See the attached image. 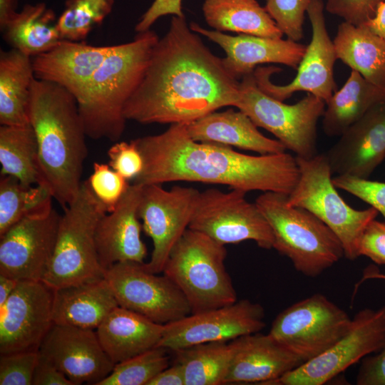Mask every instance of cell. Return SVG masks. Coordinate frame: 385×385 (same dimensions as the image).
Here are the masks:
<instances>
[{"instance_id": "obj_33", "label": "cell", "mask_w": 385, "mask_h": 385, "mask_svg": "<svg viewBox=\"0 0 385 385\" xmlns=\"http://www.w3.org/2000/svg\"><path fill=\"white\" fill-rule=\"evenodd\" d=\"M1 175H10L21 183L46 187L41 171L38 145L30 123L0 127Z\"/></svg>"}, {"instance_id": "obj_10", "label": "cell", "mask_w": 385, "mask_h": 385, "mask_svg": "<svg viewBox=\"0 0 385 385\" xmlns=\"http://www.w3.org/2000/svg\"><path fill=\"white\" fill-rule=\"evenodd\" d=\"M352 319L322 294L297 302L277 315L269 334L302 364L322 354L349 330Z\"/></svg>"}, {"instance_id": "obj_37", "label": "cell", "mask_w": 385, "mask_h": 385, "mask_svg": "<svg viewBox=\"0 0 385 385\" xmlns=\"http://www.w3.org/2000/svg\"><path fill=\"white\" fill-rule=\"evenodd\" d=\"M168 350L156 346L115 364L111 374L98 385H148L169 366Z\"/></svg>"}, {"instance_id": "obj_7", "label": "cell", "mask_w": 385, "mask_h": 385, "mask_svg": "<svg viewBox=\"0 0 385 385\" xmlns=\"http://www.w3.org/2000/svg\"><path fill=\"white\" fill-rule=\"evenodd\" d=\"M107 213L86 181L61 216L54 251L42 279L53 289L104 277L95 233Z\"/></svg>"}, {"instance_id": "obj_3", "label": "cell", "mask_w": 385, "mask_h": 385, "mask_svg": "<svg viewBox=\"0 0 385 385\" xmlns=\"http://www.w3.org/2000/svg\"><path fill=\"white\" fill-rule=\"evenodd\" d=\"M29 123L38 145L46 187L66 208L76 197L88 150L76 98L57 84L34 78Z\"/></svg>"}, {"instance_id": "obj_36", "label": "cell", "mask_w": 385, "mask_h": 385, "mask_svg": "<svg viewBox=\"0 0 385 385\" xmlns=\"http://www.w3.org/2000/svg\"><path fill=\"white\" fill-rule=\"evenodd\" d=\"M114 0H66L57 19L62 40L83 41L111 13Z\"/></svg>"}, {"instance_id": "obj_32", "label": "cell", "mask_w": 385, "mask_h": 385, "mask_svg": "<svg viewBox=\"0 0 385 385\" xmlns=\"http://www.w3.org/2000/svg\"><path fill=\"white\" fill-rule=\"evenodd\" d=\"M204 19L214 30L282 38L276 23L257 0H205Z\"/></svg>"}, {"instance_id": "obj_1", "label": "cell", "mask_w": 385, "mask_h": 385, "mask_svg": "<svg viewBox=\"0 0 385 385\" xmlns=\"http://www.w3.org/2000/svg\"><path fill=\"white\" fill-rule=\"evenodd\" d=\"M240 98V81L222 59L191 30L185 16H173L123 113L126 120L142 124H187L235 106Z\"/></svg>"}, {"instance_id": "obj_41", "label": "cell", "mask_w": 385, "mask_h": 385, "mask_svg": "<svg viewBox=\"0 0 385 385\" xmlns=\"http://www.w3.org/2000/svg\"><path fill=\"white\" fill-rule=\"evenodd\" d=\"M335 187L342 189L376 209L385 219V183L349 175L332 178Z\"/></svg>"}, {"instance_id": "obj_35", "label": "cell", "mask_w": 385, "mask_h": 385, "mask_svg": "<svg viewBox=\"0 0 385 385\" xmlns=\"http://www.w3.org/2000/svg\"><path fill=\"white\" fill-rule=\"evenodd\" d=\"M53 196L41 185H29L14 177L0 178V236L21 220L51 208Z\"/></svg>"}, {"instance_id": "obj_47", "label": "cell", "mask_w": 385, "mask_h": 385, "mask_svg": "<svg viewBox=\"0 0 385 385\" xmlns=\"http://www.w3.org/2000/svg\"><path fill=\"white\" fill-rule=\"evenodd\" d=\"M32 385L74 384L50 361L39 354V359L34 374Z\"/></svg>"}, {"instance_id": "obj_22", "label": "cell", "mask_w": 385, "mask_h": 385, "mask_svg": "<svg viewBox=\"0 0 385 385\" xmlns=\"http://www.w3.org/2000/svg\"><path fill=\"white\" fill-rule=\"evenodd\" d=\"M142 185H130L115 208L98 222L95 240L104 270L123 262L144 263L147 248L141 240L138 214Z\"/></svg>"}, {"instance_id": "obj_11", "label": "cell", "mask_w": 385, "mask_h": 385, "mask_svg": "<svg viewBox=\"0 0 385 385\" xmlns=\"http://www.w3.org/2000/svg\"><path fill=\"white\" fill-rule=\"evenodd\" d=\"M246 193L217 188L200 192L188 228L224 245L252 240L261 248L272 249V229L256 203L247 200Z\"/></svg>"}, {"instance_id": "obj_51", "label": "cell", "mask_w": 385, "mask_h": 385, "mask_svg": "<svg viewBox=\"0 0 385 385\" xmlns=\"http://www.w3.org/2000/svg\"><path fill=\"white\" fill-rule=\"evenodd\" d=\"M16 0H0V29L4 28L9 20L16 14Z\"/></svg>"}, {"instance_id": "obj_21", "label": "cell", "mask_w": 385, "mask_h": 385, "mask_svg": "<svg viewBox=\"0 0 385 385\" xmlns=\"http://www.w3.org/2000/svg\"><path fill=\"white\" fill-rule=\"evenodd\" d=\"M192 31L207 37L225 53L222 58L227 71L236 79L254 72L263 63H279L297 69L307 46L289 38L262 37L239 34L231 36L215 30H208L190 22Z\"/></svg>"}, {"instance_id": "obj_49", "label": "cell", "mask_w": 385, "mask_h": 385, "mask_svg": "<svg viewBox=\"0 0 385 385\" xmlns=\"http://www.w3.org/2000/svg\"><path fill=\"white\" fill-rule=\"evenodd\" d=\"M363 25L385 39V1L379 4L374 16Z\"/></svg>"}, {"instance_id": "obj_42", "label": "cell", "mask_w": 385, "mask_h": 385, "mask_svg": "<svg viewBox=\"0 0 385 385\" xmlns=\"http://www.w3.org/2000/svg\"><path fill=\"white\" fill-rule=\"evenodd\" d=\"M109 165L127 180H135L144 166L135 140L116 142L108 150Z\"/></svg>"}, {"instance_id": "obj_4", "label": "cell", "mask_w": 385, "mask_h": 385, "mask_svg": "<svg viewBox=\"0 0 385 385\" xmlns=\"http://www.w3.org/2000/svg\"><path fill=\"white\" fill-rule=\"evenodd\" d=\"M159 37L152 30L114 45L77 103L86 135L117 141L125 130L123 110L140 84Z\"/></svg>"}, {"instance_id": "obj_52", "label": "cell", "mask_w": 385, "mask_h": 385, "mask_svg": "<svg viewBox=\"0 0 385 385\" xmlns=\"http://www.w3.org/2000/svg\"><path fill=\"white\" fill-rule=\"evenodd\" d=\"M366 279H369V278H377V279H385V274L369 273L366 276Z\"/></svg>"}, {"instance_id": "obj_29", "label": "cell", "mask_w": 385, "mask_h": 385, "mask_svg": "<svg viewBox=\"0 0 385 385\" xmlns=\"http://www.w3.org/2000/svg\"><path fill=\"white\" fill-rule=\"evenodd\" d=\"M385 101V88L379 87L351 70L343 86L336 90L322 115V129L329 137L340 136L375 105Z\"/></svg>"}, {"instance_id": "obj_48", "label": "cell", "mask_w": 385, "mask_h": 385, "mask_svg": "<svg viewBox=\"0 0 385 385\" xmlns=\"http://www.w3.org/2000/svg\"><path fill=\"white\" fill-rule=\"evenodd\" d=\"M148 385H185L181 366L176 362L157 374Z\"/></svg>"}, {"instance_id": "obj_45", "label": "cell", "mask_w": 385, "mask_h": 385, "mask_svg": "<svg viewBox=\"0 0 385 385\" xmlns=\"http://www.w3.org/2000/svg\"><path fill=\"white\" fill-rule=\"evenodd\" d=\"M167 15L185 16L182 0H154L139 19L135 26V31L138 34L150 30L158 19Z\"/></svg>"}, {"instance_id": "obj_40", "label": "cell", "mask_w": 385, "mask_h": 385, "mask_svg": "<svg viewBox=\"0 0 385 385\" xmlns=\"http://www.w3.org/2000/svg\"><path fill=\"white\" fill-rule=\"evenodd\" d=\"M38 351L1 354L0 385H32Z\"/></svg>"}, {"instance_id": "obj_39", "label": "cell", "mask_w": 385, "mask_h": 385, "mask_svg": "<svg viewBox=\"0 0 385 385\" xmlns=\"http://www.w3.org/2000/svg\"><path fill=\"white\" fill-rule=\"evenodd\" d=\"M311 0H265V8L287 38L299 42L304 37L305 14Z\"/></svg>"}, {"instance_id": "obj_19", "label": "cell", "mask_w": 385, "mask_h": 385, "mask_svg": "<svg viewBox=\"0 0 385 385\" xmlns=\"http://www.w3.org/2000/svg\"><path fill=\"white\" fill-rule=\"evenodd\" d=\"M38 352L74 385H98L115 366L93 329L53 324L43 339Z\"/></svg>"}, {"instance_id": "obj_23", "label": "cell", "mask_w": 385, "mask_h": 385, "mask_svg": "<svg viewBox=\"0 0 385 385\" xmlns=\"http://www.w3.org/2000/svg\"><path fill=\"white\" fill-rule=\"evenodd\" d=\"M232 356L225 384H269L302 364L269 333L260 332L230 341Z\"/></svg>"}, {"instance_id": "obj_34", "label": "cell", "mask_w": 385, "mask_h": 385, "mask_svg": "<svg viewBox=\"0 0 385 385\" xmlns=\"http://www.w3.org/2000/svg\"><path fill=\"white\" fill-rule=\"evenodd\" d=\"M182 368L185 385L223 384L232 356L230 342L199 344L173 351Z\"/></svg>"}, {"instance_id": "obj_6", "label": "cell", "mask_w": 385, "mask_h": 385, "mask_svg": "<svg viewBox=\"0 0 385 385\" xmlns=\"http://www.w3.org/2000/svg\"><path fill=\"white\" fill-rule=\"evenodd\" d=\"M226 257L224 245L189 228L173 247L163 272L183 292L192 313L237 300L225 265Z\"/></svg>"}, {"instance_id": "obj_9", "label": "cell", "mask_w": 385, "mask_h": 385, "mask_svg": "<svg viewBox=\"0 0 385 385\" xmlns=\"http://www.w3.org/2000/svg\"><path fill=\"white\" fill-rule=\"evenodd\" d=\"M240 98L235 107L257 126L273 134L296 157L310 158L317 153V125L325 102L308 93L294 104L274 98L257 86L253 73L240 81Z\"/></svg>"}, {"instance_id": "obj_16", "label": "cell", "mask_w": 385, "mask_h": 385, "mask_svg": "<svg viewBox=\"0 0 385 385\" xmlns=\"http://www.w3.org/2000/svg\"><path fill=\"white\" fill-rule=\"evenodd\" d=\"M263 307L249 299L190 314L164 325L158 345L169 351L212 342H230L260 332L266 324Z\"/></svg>"}, {"instance_id": "obj_50", "label": "cell", "mask_w": 385, "mask_h": 385, "mask_svg": "<svg viewBox=\"0 0 385 385\" xmlns=\"http://www.w3.org/2000/svg\"><path fill=\"white\" fill-rule=\"evenodd\" d=\"M19 281L0 274V309L4 306L7 299L16 287Z\"/></svg>"}, {"instance_id": "obj_15", "label": "cell", "mask_w": 385, "mask_h": 385, "mask_svg": "<svg viewBox=\"0 0 385 385\" xmlns=\"http://www.w3.org/2000/svg\"><path fill=\"white\" fill-rule=\"evenodd\" d=\"M199 192L180 185L170 190L160 184L142 185L138 214L153 244L150 260L144 263L148 271L163 272L173 247L188 228Z\"/></svg>"}, {"instance_id": "obj_27", "label": "cell", "mask_w": 385, "mask_h": 385, "mask_svg": "<svg viewBox=\"0 0 385 385\" xmlns=\"http://www.w3.org/2000/svg\"><path fill=\"white\" fill-rule=\"evenodd\" d=\"M117 307L103 277L53 289V324L96 329Z\"/></svg>"}, {"instance_id": "obj_14", "label": "cell", "mask_w": 385, "mask_h": 385, "mask_svg": "<svg viewBox=\"0 0 385 385\" xmlns=\"http://www.w3.org/2000/svg\"><path fill=\"white\" fill-rule=\"evenodd\" d=\"M322 0H311L307 11L312 27V37L297 68L294 78L287 84L276 85L270 76L280 72L276 66H258L253 72L258 87L265 93L284 101L295 92L305 91L325 103L337 89L334 66L337 60L333 41L330 38L324 17Z\"/></svg>"}, {"instance_id": "obj_24", "label": "cell", "mask_w": 385, "mask_h": 385, "mask_svg": "<svg viewBox=\"0 0 385 385\" xmlns=\"http://www.w3.org/2000/svg\"><path fill=\"white\" fill-rule=\"evenodd\" d=\"M113 46H96L84 41L61 40L51 50L32 57L34 76L63 88L78 103Z\"/></svg>"}, {"instance_id": "obj_30", "label": "cell", "mask_w": 385, "mask_h": 385, "mask_svg": "<svg viewBox=\"0 0 385 385\" xmlns=\"http://www.w3.org/2000/svg\"><path fill=\"white\" fill-rule=\"evenodd\" d=\"M34 78L31 57L12 48L1 50V125L29 124L31 88Z\"/></svg>"}, {"instance_id": "obj_26", "label": "cell", "mask_w": 385, "mask_h": 385, "mask_svg": "<svg viewBox=\"0 0 385 385\" xmlns=\"http://www.w3.org/2000/svg\"><path fill=\"white\" fill-rule=\"evenodd\" d=\"M164 325L121 307L96 329L100 343L115 364L158 346Z\"/></svg>"}, {"instance_id": "obj_13", "label": "cell", "mask_w": 385, "mask_h": 385, "mask_svg": "<svg viewBox=\"0 0 385 385\" xmlns=\"http://www.w3.org/2000/svg\"><path fill=\"white\" fill-rule=\"evenodd\" d=\"M385 342V306L365 308L352 318L348 332L326 351L271 381L269 385H322Z\"/></svg>"}, {"instance_id": "obj_28", "label": "cell", "mask_w": 385, "mask_h": 385, "mask_svg": "<svg viewBox=\"0 0 385 385\" xmlns=\"http://www.w3.org/2000/svg\"><path fill=\"white\" fill-rule=\"evenodd\" d=\"M333 43L337 59L373 84L385 88V39L364 25L343 21Z\"/></svg>"}, {"instance_id": "obj_5", "label": "cell", "mask_w": 385, "mask_h": 385, "mask_svg": "<svg viewBox=\"0 0 385 385\" xmlns=\"http://www.w3.org/2000/svg\"><path fill=\"white\" fill-rule=\"evenodd\" d=\"M287 195L263 192L255 202L272 229V248L289 258L299 272L317 277L344 256L342 244L311 212L289 204Z\"/></svg>"}, {"instance_id": "obj_46", "label": "cell", "mask_w": 385, "mask_h": 385, "mask_svg": "<svg viewBox=\"0 0 385 385\" xmlns=\"http://www.w3.org/2000/svg\"><path fill=\"white\" fill-rule=\"evenodd\" d=\"M357 385H385V342L376 354L363 359L356 375Z\"/></svg>"}, {"instance_id": "obj_25", "label": "cell", "mask_w": 385, "mask_h": 385, "mask_svg": "<svg viewBox=\"0 0 385 385\" xmlns=\"http://www.w3.org/2000/svg\"><path fill=\"white\" fill-rule=\"evenodd\" d=\"M257 128L245 113L231 108L212 112L186 124L189 136L197 142L235 147L260 155L286 152L281 142L265 136Z\"/></svg>"}, {"instance_id": "obj_8", "label": "cell", "mask_w": 385, "mask_h": 385, "mask_svg": "<svg viewBox=\"0 0 385 385\" xmlns=\"http://www.w3.org/2000/svg\"><path fill=\"white\" fill-rule=\"evenodd\" d=\"M299 178L287 195L291 205L303 207L325 223L342 244L344 257H359L358 247L366 225L379 212L372 207L357 210L349 205L332 182V173L325 153L310 158L296 157Z\"/></svg>"}, {"instance_id": "obj_12", "label": "cell", "mask_w": 385, "mask_h": 385, "mask_svg": "<svg viewBox=\"0 0 385 385\" xmlns=\"http://www.w3.org/2000/svg\"><path fill=\"white\" fill-rule=\"evenodd\" d=\"M118 306L166 324L192 313L180 289L166 275L148 271L144 263L123 262L105 270Z\"/></svg>"}, {"instance_id": "obj_2", "label": "cell", "mask_w": 385, "mask_h": 385, "mask_svg": "<svg viewBox=\"0 0 385 385\" xmlns=\"http://www.w3.org/2000/svg\"><path fill=\"white\" fill-rule=\"evenodd\" d=\"M134 140L144 161L133 180L140 185L186 181L289 195L299 178L297 158L289 153L251 155L197 142L189 136L186 123L171 124L160 134Z\"/></svg>"}, {"instance_id": "obj_44", "label": "cell", "mask_w": 385, "mask_h": 385, "mask_svg": "<svg viewBox=\"0 0 385 385\" xmlns=\"http://www.w3.org/2000/svg\"><path fill=\"white\" fill-rule=\"evenodd\" d=\"M359 256H365L377 265H385V223L374 219L361 236Z\"/></svg>"}, {"instance_id": "obj_38", "label": "cell", "mask_w": 385, "mask_h": 385, "mask_svg": "<svg viewBox=\"0 0 385 385\" xmlns=\"http://www.w3.org/2000/svg\"><path fill=\"white\" fill-rule=\"evenodd\" d=\"M93 169L86 182L106 212H111L115 208L130 185L125 178L109 165L96 162Z\"/></svg>"}, {"instance_id": "obj_18", "label": "cell", "mask_w": 385, "mask_h": 385, "mask_svg": "<svg viewBox=\"0 0 385 385\" xmlns=\"http://www.w3.org/2000/svg\"><path fill=\"white\" fill-rule=\"evenodd\" d=\"M53 301L41 280H19L0 309V354L38 351L53 324Z\"/></svg>"}, {"instance_id": "obj_31", "label": "cell", "mask_w": 385, "mask_h": 385, "mask_svg": "<svg viewBox=\"0 0 385 385\" xmlns=\"http://www.w3.org/2000/svg\"><path fill=\"white\" fill-rule=\"evenodd\" d=\"M55 12L46 4H26L1 30L6 42L34 57L54 48L61 38Z\"/></svg>"}, {"instance_id": "obj_20", "label": "cell", "mask_w": 385, "mask_h": 385, "mask_svg": "<svg viewBox=\"0 0 385 385\" xmlns=\"http://www.w3.org/2000/svg\"><path fill=\"white\" fill-rule=\"evenodd\" d=\"M324 153L332 175L368 179L385 160V101L350 125Z\"/></svg>"}, {"instance_id": "obj_43", "label": "cell", "mask_w": 385, "mask_h": 385, "mask_svg": "<svg viewBox=\"0 0 385 385\" xmlns=\"http://www.w3.org/2000/svg\"><path fill=\"white\" fill-rule=\"evenodd\" d=\"M385 0H327L325 10L356 26L364 24L375 14Z\"/></svg>"}, {"instance_id": "obj_17", "label": "cell", "mask_w": 385, "mask_h": 385, "mask_svg": "<svg viewBox=\"0 0 385 385\" xmlns=\"http://www.w3.org/2000/svg\"><path fill=\"white\" fill-rule=\"evenodd\" d=\"M61 215L52 207L26 217L0 236V274L42 280L54 251Z\"/></svg>"}]
</instances>
